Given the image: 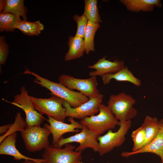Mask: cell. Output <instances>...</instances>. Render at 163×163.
I'll return each mask as SVG.
<instances>
[{
	"label": "cell",
	"mask_w": 163,
	"mask_h": 163,
	"mask_svg": "<svg viewBox=\"0 0 163 163\" xmlns=\"http://www.w3.org/2000/svg\"><path fill=\"white\" fill-rule=\"evenodd\" d=\"M24 73L33 76L35 78L34 81L35 83L48 89L52 94L62 98L72 107H77L89 99V97L79 92L71 90L59 82H53L28 69H26Z\"/></svg>",
	"instance_id": "6da1fadb"
},
{
	"label": "cell",
	"mask_w": 163,
	"mask_h": 163,
	"mask_svg": "<svg viewBox=\"0 0 163 163\" xmlns=\"http://www.w3.org/2000/svg\"><path fill=\"white\" fill-rule=\"evenodd\" d=\"M80 123L99 136L119 125V121L110 110L102 104L99 105L98 114L83 119Z\"/></svg>",
	"instance_id": "7a4b0ae2"
},
{
	"label": "cell",
	"mask_w": 163,
	"mask_h": 163,
	"mask_svg": "<svg viewBox=\"0 0 163 163\" xmlns=\"http://www.w3.org/2000/svg\"><path fill=\"white\" fill-rule=\"evenodd\" d=\"M135 99L129 94L123 92L112 94L107 103V107L119 121L131 120L136 115L137 110L133 106Z\"/></svg>",
	"instance_id": "3957f363"
},
{
	"label": "cell",
	"mask_w": 163,
	"mask_h": 163,
	"mask_svg": "<svg viewBox=\"0 0 163 163\" xmlns=\"http://www.w3.org/2000/svg\"><path fill=\"white\" fill-rule=\"evenodd\" d=\"M29 97L35 109L40 115L46 114L57 120L64 122L66 112L63 105V99L52 94L47 98Z\"/></svg>",
	"instance_id": "277c9868"
},
{
	"label": "cell",
	"mask_w": 163,
	"mask_h": 163,
	"mask_svg": "<svg viewBox=\"0 0 163 163\" xmlns=\"http://www.w3.org/2000/svg\"><path fill=\"white\" fill-rule=\"evenodd\" d=\"M22 138L26 149L34 152L48 147V136L51 133L49 129L40 125L27 126L21 132Z\"/></svg>",
	"instance_id": "5b68a950"
},
{
	"label": "cell",
	"mask_w": 163,
	"mask_h": 163,
	"mask_svg": "<svg viewBox=\"0 0 163 163\" xmlns=\"http://www.w3.org/2000/svg\"><path fill=\"white\" fill-rule=\"evenodd\" d=\"M120 127L117 131L112 132L110 129L104 135L97 138L99 142V154L101 156L121 146L126 140V136L131 126V120L119 121Z\"/></svg>",
	"instance_id": "8992f818"
},
{
	"label": "cell",
	"mask_w": 163,
	"mask_h": 163,
	"mask_svg": "<svg viewBox=\"0 0 163 163\" xmlns=\"http://www.w3.org/2000/svg\"><path fill=\"white\" fill-rule=\"evenodd\" d=\"M62 149L52 145L45 149L43 154V163H78L82 160V152L74 151L75 147L69 143Z\"/></svg>",
	"instance_id": "52a82bcc"
},
{
	"label": "cell",
	"mask_w": 163,
	"mask_h": 163,
	"mask_svg": "<svg viewBox=\"0 0 163 163\" xmlns=\"http://www.w3.org/2000/svg\"><path fill=\"white\" fill-rule=\"evenodd\" d=\"M81 131L75 134L63 138L61 137L55 144L54 147L61 148L62 146L67 143L76 142L79 143V145L75 149L76 152H82L87 148L92 149L95 152L99 151V142L97 138L99 136L83 125Z\"/></svg>",
	"instance_id": "ba28073f"
},
{
	"label": "cell",
	"mask_w": 163,
	"mask_h": 163,
	"mask_svg": "<svg viewBox=\"0 0 163 163\" xmlns=\"http://www.w3.org/2000/svg\"><path fill=\"white\" fill-rule=\"evenodd\" d=\"M58 79L59 83L69 89L77 90L89 98L97 96L100 94L97 88L98 82L96 76L82 79L62 74Z\"/></svg>",
	"instance_id": "9c48e42d"
},
{
	"label": "cell",
	"mask_w": 163,
	"mask_h": 163,
	"mask_svg": "<svg viewBox=\"0 0 163 163\" xmlns=\"http://www.w3.org/2000/svg\"><path fill=\"white\" fill-rule=\"evenodd\" d=\"M25 86L20 88V93L14 96L11 103L22 109L26 115L25 121L28 126L40 125L44 119L36 110L30 99Z\"/></svg>",
	"instance_id": "30bf717a"
},
{
	"label": "cell",
	"mask_w": 163,
	"mask_h": 163,
	"mask_svg": "<svg viewBox=\"0 0 163 163\" xmlns=\"http://www.w3.org/2000/svg\"><path fill=\"white\" fill-rule=\"evenodd\" d=\"M103 98V95L100 94L97 96L89 98L87 101L75 108L72 107L64 100L63 105L66 110V117L81 120L95 115L99 112V106L102 104Z\"/></svg>",
	"instance_id": "8fae6325"
},
{
	"label": "cell",
	"mask_w": 163,
	"mask_h": 163,
	"mask_svg": "<svg viewBox=\"0 0 163 163\" xmlns=\"http://www.w3.org/2000/svg\"><path fill=\"white\" fill-rule=\"evenodd\" d=\"M47 120L50 124L45 123L44 126L48 128L52 135V145L56 144L62 137V135L66 133L78 132L76 129H82L83 125L75 121L74 118L69 117L68 119L70 124L57 120L50 116H47Z\"/></svg>",
	"instance_id": "7c38bea8"
},
{
	"label": "cell",
	"mask_w": 163,
	"mask_h": 163,
	"mask_svg": "<svg viewBox=\"0 0 163 163\" xmlns=\"http://www.w3.org/2000/svg\"><path fill=\"white\" fill-rule=\"evenodd\" d=\"M106 57L104 56L93 65L88 66L89 68L96 70L89 73L90 77L101 76L108 74H114L125 67L123 60H119L116 59L111 61L107 59Z\"/></svg>",
	"instance_id": "4fadbf2b"
},
{
	"label": "cell",
	"mask_w": 163,
	"mask_h": 163,
	"mask_svg": "<svg viewBox=\"0 0 163 163\" xmlns=\"http://www.w3.org/2000/svg\"><path fill=\"white\" fill-rule=\"evenodd\" d=\"M17 133L12 134L7 136L1 143L0 154L13 156L16 160L24 159L34 161L37 163H43V159L34 158L26 156L20 152L15 146Z\"/></svg>",
	"instance_id": "5bb4252c"
},
{
	"label": "cell",
	"mask_w": 163,
	"mask_h": 163,
	"mask_svg": "<svg viewBox=\"0 0 163 163\" xmlns=\"http://www.w3.org/2000/svg\"><path fill=\"white\" fill-rule=\"evenodd\" d=\"M144 153H151L159 156L163 163V123L156 137L150 142L135 152H122L123 157L127 158L131 155Z\"/></svg>",
	"instance_id": "9a60e30c"
},
{
	"label": "cell",
	"mask_w": 163,
	"mask_h": 163,
	"mask_svg": "<svg viewBox=\"0 0 163 163\" xmlns=\"http://www.w3.org/2000/svg\"><path fill=\"white\" fill-rule=\"evenodd\" d=\"M127 10L132 12H150L155 6L161 8L162 5L160 0H120Z\"/></svg>",
	"instance_id": "2e32d148"
},
{
	"label": "cell",
	"mask_w": 163,
	"mask_h": 163,
	"mask_svg": "<svg viewBox=\"0 0 163 163\" xmlns=\"http://www.w3.org/2000/svg\"><path fill=\"white\" fill-rule=\"evenodd\" d=\"M101 77L105 85L109 84L112 79H114L118 81L129 82L137 86L141 85L140 80L135 76L126 66L114 74H105Z\"/></svg>",
	"instance_id": "e0dca14e"
},
{
	"label": "cell",
	"mask_w": 163,
	"mask_h": 163,
	"mask_svg": "<svg viewBox=\"0 0 163 163\" xmlns=\"http://www.w3.org/2000/svg\"><path fill=\"white\" fill-rule=\"evenodd\" d=\"M163 123V119L159 121L156 117H153L149 116L145 117L141 125L145 131V139L142 148L148 144L156 137Z\"/></svg>",
	"instance_id": "ac0fdd59"
},
{
	"label": "cell",
	"mask_w": 163,
	"mask_h": 163,
	"mask_svg": "<svg viewBox=\"0 0 163 163\" xmlns=\"http://www.w3.org/2000/svg\"><path fill=\"white\" fill-rule=\"evenodd\" d=\"M69 50L65 56V60L69 61L79 58L85 52L84 38L75 36L69 37Z\"/></svg>",
	"instance_id": "d6986e66"
},
{
	"label": "cell",
	"mask_w": 163,
	"mask_h": 163,
	"mask_svg": "<svg viewBox=\"0 0 163 163\" xmlns=\"http://www.w3.org/2000/svg\"><path fill=\"white\" fill-rule=\"evenodd\" d=\"M44 28V25L39 20L31 22L21 20L16 27V29L19 30L23 34L30 36H38Z\"/></svg>",
	"instance_id": "ffe728a7"
},
{
	"label": "cell",
	"mask_w": 163,
	"mask_h": 163,
	"mask_svg": "<svg viewBox=\"0 0 163 163\" xmlns=\"http://www.w3.org/2000/svg\"><path fill=\"white\" fill-rule=\"evenodd\" d=\"M100 27L99 23L88 20L84 38L85 52L87 55L91 51H95L94 38L96 32Z\"/></svg>",
	"instance_id": "44dd1931"
},
{
	"label": "cell",
	"mask_w": 163,
	"mask_h": 163,
	"mask_svg": "<svg viewBox=\"0 0 163 163\" xmlns=\"http://www.w3.org/2000/svg\"><path fill=\"white\" fill-rule=\"evenodd\" d=\"M27 9L24 5L23 0H6L5 8L3 13H10L21 16L24 20H27Z\"/></svg>",
	"instance_id": "7402d4cb"
},
{
	"label": "cell",
	"mask_w": 163,
	"mask_h": 163,
	"mask_svg": "<svg viewBox=\"0 0 163 163\" xmlns=\"http://www.w3.org/2000/svg\"><path fill=\"white\" fill-rule=\"evenodd\" d=\"M21 20L20 17L10 13H2L0 15V31L13 32L18 22Z\"/></svg>",
	"instance_id": "603a6c76"
},
{
	"label": "cell",
	"mask_w": 163,
	"mask_h": 163,
	"mask_svg": "<svg viewBox=\"0 0 163 163\" xmlns=\"http://www.w3.org/2000/svg\"><path fill=\"white\" fill-rule=\"evenodd\" d=\"M85 8L83 14L88 20L94 23H102L98 7L97 0H84Z\"/></svg>",
	"instance_id": "cb8c5ba5"
},
{
	"label": "cell",
	"mask_w": 163,
	"mask_h": 163,
	"mask_svg": "<svg viewBox=\"0 0 163 163\" xmlns=\"http://www.w3.org/2000/svg\"><path fill=\"white\" fill-rule=\"evenodd\" d=\"M27 126V123L22 117L21 113L18 112L13 123L11 124L8 131L0 137V143L8 136L17 131L21 132Z\"/></svg>",
	"instance_id": "d4e9b609"
},
{
	"label": "cell",
	"mask_w": 163,
	"mask_h": 163,
	"mask_svg": "<svg viewBox=\"0 0 163 163\" xmlns=\"http://www.w3.org/2000/svg\"><path fill=\"white\" fill-rule=\"evenodd\" d=\"M131 136L133 142L132 152L136 151L141 148L145 139V131L144 128L141 126L133 131Z\"/></svg>",
	"instance_id": "484cf974"
},
{
	"label": "cell",
	"mask_w": 163,
	"mask_h": 163,
	"mask_svg": "<svg viewBox=\"0 0 163 163\" xmlns=\"http://www.w3.org/2000/svg\"><path fill=\"white\" fill-rule=\"evenodd\" d=\"M73 19L77 24L75 36L84 38L88 20L84 14L81 16L75 15L73 17Z\"/></svg>",
	"instance_id": "4316f807"
},
{
	"label": "cell",
	"mask_w": 163,
	"mask_h": 163,
	"mask_svg": "<svg viewBox=\"0 0 163 163\" xmlns=\"http://www.w3.org/2000/svg\"><path fill=\"white\" fill-rule=\"evenodd\" d=\"M5 36L0 37V64H5L9 53V47L6 41Z\"/></svg>",
	"instance_id": "83f0119b"
},
{
	"label": "cell",
	"mask_w": 163,
	"mask_h": 163,
	"mask_svg": "<svg viewBox=\"0 0 163 163\" xmlns=\"http://www.w3.org/2000/svg\"><path fill=\"white\" fill-rule=\"evenodd\" d=\"M11 124H7L1 126L0 127V134L1 135L6 133L9 129Z\"/></svg>",
	"instance_id": "f1b7e54d"
},
{
	"label": "cell",
	"mask_w": 163,
	"mask_h": 163,
	"mask_svg": "<svg viewBox=\"0 0 163 163\" xmlns=\"http://www.w3.org/2000/svg\"><path fill=\"white\" fill-rule=\"evenodd\" d=\"M6 3V0H1L0 1V14L4 9Z\"/></svg>",
	"instance_id": "f546056e"
},
{
	"label": "cell",
	"mask_w": 163,
	"mask_h": 163,
	"mask_svg": "<svg viewBox=\"0 0 163 163\" xmlns=\"http://www.w3.org/2000/svg\"><path fill=\"white\" fill-rule=\"evenodd\" d=\"M21 163H37L34 161L30 160H25L24 161Z\"/></svg>",
	"instance_id": "4dcf8cb0"
},
{
	"label": "cell",
	"mask_w": 163,
	"mask_h": 163,
	"mask_svg": "<svg viewBox=\"0 0 163 163\" xmlns=\"http://www.w3.org/2000/svg\"><path fill=\"white\" fill-rule=\"evenodd\" d=\"M78 163H83L82 162L80 161V162H78Z\"/></svg>",
	"instance_id": "1f68e13d"
}]
</instances>
